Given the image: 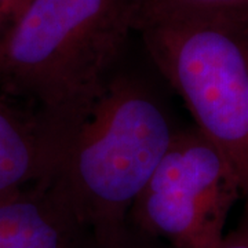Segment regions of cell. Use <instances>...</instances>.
Masks as SVG:
<instances>
[{"label":"cell","mask_w":248,"mask_h":248,"mask_svg":"<svg viewBox=\"0 0 248 248\" xmlns=\"http://www.w3.org/2000/svg\"><path fill=\"white\" fill-rule=\"evenodd\" d=\"M6 16H1L0 14V31H1V28H3V24H4V21H6Z\"/></svg>","instance_id":"obj_10"},{"label":"cell","mask_w":248,"mask_h":248,"mask_svg":"<svg viewBox=\"0 0 248 248\" xmlns=\"http://www.w3.org/2000/svg\"><path fill=\"white\" fill-rule=\"evenodd\" d=\"M53 163V145L40 120L31 127L0 108V203L48 177Z\"/></svg>","instance_id":"obj_6"},{"label":"cell","mask_w":248,"mask_h":248,"mask_svg":"<svg viewBox=\"0 0 248 248\" xmlns=\"http://www.w3.org/2000/svg\"><path fill=\"white\" fill-rule=\"evenodd\" d=\"M239 199V178L225 155L196 127L177 130L130 221L174 248H217Z\"/></svg>","instance_id":"obj_4"},{"label":"cell","mask_w":248,"mask_h":248,"mask_svg":"<svg viewBox=\"0 0 248 248\" xmlns=\"http://www.w3.org/2000/svg\"><path fill=\"white\" fill-rule=\"evenodd\" d=\"M83 237L93 240L47 179L0 203V248H75Z\"/></svg>","instance_id":"obj_5"},{"label":"cell","mask_w":248,"mask_h":248,"mask_svg":"<svg viewBox=\"0 0 248 248\" xmlns=\"http://www.w3.org/2000/svg\"><path fill=\"white\" fill-rule=\"evenodd\" d=\"M137 31L196 128L231 163L248 215V24L140 13Z\"/></svg>","instance_id":"obj_3"},{"label":"cell","mask_w":248,"mask_h":248,"mask_svg":"<svg viewBox=\"0 0 248 248\" xmlns=\"http://www.w3.org/2000/svg\"><path fill=\"white\" fill-rule=\"evenodd\" d=\"M141 0H18L0 31V72L42 105L57 145L115 75Z\"/></svg>","instance_id":"obj_2"},{"label":"cell","mask_w":248,"mask_h":248,"mask_svg":"<svg viewBox=\"0 0 248 248\" xmlns=\"http://www.w3.org/2000/svg\"><path fill=\"white\" fill-rule=\"evenodd\" d=\"M17 3L18 0H0V14L7 17L10 14V11L14 9V6Z\"/></svg>","instance_id":"obj_9"},{"label":"cell","mask_w":248,"mask_h":248,"mask_svg":"<svg viewBox=\"0 0 248 248\" xmlns=\"http://www.w3.org/2000/svg\"><path fill=\"white\" fill-rule=\"evenodd\" d=\"M140 13L221 17L248 24V0H141Z\"/></svg>","instance_id":"obj_7"},{"label":"cell","mask_w":248,"mask_h":248,"mask_svg":"<svg viewBox=\"0 0 248 248\" xmlns=\"http://www.w3.org/2000/svg\"><path fill=\"white\" fill-rule=\"evenodd\" d=\"M175 133L146 84L115 73L62 137L46 179L98 248L123 247L134 203Z\"/></svg>","instance_id":"obj_1"},{"label":"cell","mask_w":248,"mask_h":248,"mask_svg":"<svg viewBox=\"0 0 248 248\" xmlns=\"http://www.w3.org/2000/svg\"><path fill=\"white\" fill-rule=\"evenodd\" d=\"M217 248H248V218L240 229L225 234Z\"/></svg>","instance_id":"obj_8"}]
</instances>
